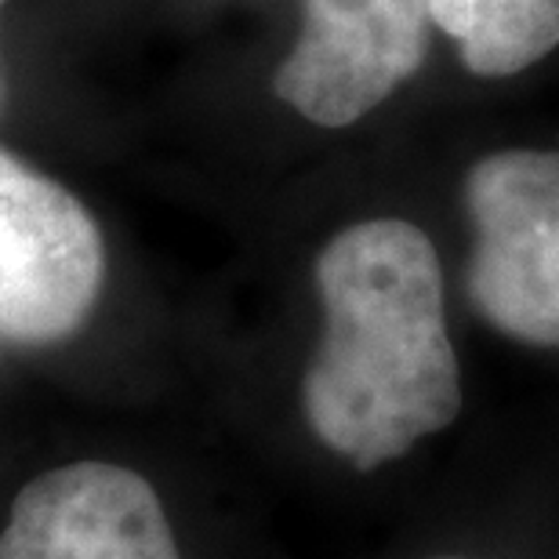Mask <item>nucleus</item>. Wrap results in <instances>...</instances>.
<instances>
[{
	"instance_id": "3",
	"label": "nucleus",
	"mask_w": 559,
	"mask_h": 559,
	"mask_svg": "<svg viewBox=\"0 0 559 559\" xmlns=\"http://www.w3.org/2000/svg\"><path fill=\"white\" fill-rule=\"evenodd\" d=\"M106 248L70 189L0 150V334L62 342L95 309Z\"/></svg>"
},
{
	"instance_id": "2",
	"label": "nucleus",
	"mask_w": 559,
	"mask_h": 559,
	"mask_svg": "<svg viewBox=\"0 0 559 559\" xmlns=\"http://www.w3.org/2000/svg\"><path fill=\"white\" fill-rule=\"evenodd\" d=\"M465 200L476 222V309L509 338L559 345V153L487 156L468 171Z\"/></svg>"
},
{
	"instance_id": "5",
	"label": "nucleus",
	"mask_w": 559,
	"mask_h": 559,
	"mask_svg": "<svg viewBox=\"0 0 559 559\" xmlns=\"http://www.w3.org/2000/svg\"><path fill=\"white\" fill-rule=\"evenodd\" d=\"M0 559H182L153 484L124 465L73 462L11 501Z\"/></svg>"
},
{
	"instance_id": "1",
	"label": "nucleus",
	"mask_w": 559,
	"mask_h": 559,
	"mask_svg": "<svg viewBox=\"0 0 559 559\" xmlns=\"http://www.w3.org/2000/svg\"><path fill=\"white\" fill-rule=\"evenodd\" d=\"M323 338L301 407L312 436L356 468L404 457L462 411L432 240L400 218L349 226L317 259Z\"/></svg>"
},
{
	"instance_id": "8",
	"label": "nucleus",
	"mask_w": 559,
	"mask_h": 559,
	"mask_svg": "<svg viewBox=\"0 0 559 559\" xmlns=\"http://www.w3.org/2000/svg\"><path fill=\"white\" fill-rule=\"evenodd\" d=\"M0 8H4V0H0Z\"/></svg>"
},
{
	"instance_id": "4",
	"label": "nucleus",
	"mask_w": 559,
	"mask_h": 559,
	"mask_svg": "<svg viewBox=\"0 0 559 559\" xmlns=\"http://www.w3.org/2000/svg\"><path fill=\"white\" fill-rule=\"evenodd\" d=\"M429 29L432 0H306L273 92L320 128L356 124L418 70Z\"/></svg>"
},
{
	"instance_id": "6",
	"label": "nucleus",
	"mask_w": 559,
	"mask_h": 559,
	"mask_svg": "<svg viewBox=\"0 0 559 559\" xmlns=\"http://www.w3.org/2000/svg\"><path fill=\"white\" fill-rule=\"evenodd\" d=\"M432 26L479 76H512L559 44V0H432Z\"/></svg>"
},
{
	"instance_id": "7",
	"label": "nucleus",
	"mask_w": 559,
	"mask_h": 559,
	"mask_svg": "<svg viewBox=\"0 0 559 559\" xmlns=\"http://www.w3.org/2000/svg\"><path fill=\"white\" fill-rule=\"evenodd\" d=\"M440 559H462V556H440Z\"/></svg>"
}]
</instances>
